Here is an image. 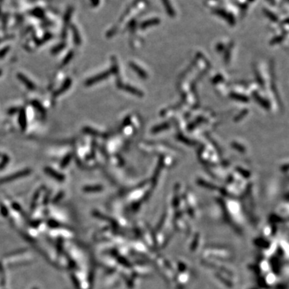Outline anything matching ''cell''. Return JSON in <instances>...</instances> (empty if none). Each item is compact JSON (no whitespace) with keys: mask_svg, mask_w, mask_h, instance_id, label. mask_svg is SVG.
<instances>
[{"mask_svg":"<svg viewBox=\"0 0 289 289\" xmlns=\"http://www.w3.org/2000/svg\"><path fill=\"white\" fill-rule=\"evenodd\" d=\"M1 75H2V70L0 69V76H1Z\"/></svg>","mask_w":289,"mask_h":289,"instance_id":"obj_14","label":"cell"},{"mask_svg":"<svg viewBox=\"0 0 289 289\" xmlns=\"http://www.w3.org/2000/svg\"><path fill=\"white\" fill-rule=\"evenodd\" d=\"M62 196H63V194H62V193H60V194L59 195H57V196H56V198H55V202H56V201H57V200H60V198L61 197H62Z\"/></svg>","mask_w":289,"mask_h":289,"instance_id":"obj_13","label":"cell"},{"mask_svg":"<svg viewBox=\"0 0 289 289\" xmlns=\"http://www.w3.org/2000/svg\"><path fill=\"white\" fill-rule=\"evenodd\" d=\"M17 78H18L29 90L34 91V90L36 89V84H35L32 81H30L27 76H24V75L22 74V73H18V74H17Z\"/></svg>","mask_w":289,"mask_h":289,"instance_id":"obj_3","label":"cell"},{"mask_svg":"<svg viewBox=\"0 0 289 289\" xmlns=\"http://www.w3.org/2000/svg\"><path fill=\"white\" fill-rule=\"evenodd\" d=\"M72 56H73V52H70L69 53L67 54V56H66V57L64 59L63 62H62V66H65V65H67V64L69 63L70 61H71V60H72Z\"/></svg>","mask_w":289,"mask_h":289,"instance_id":"obj_9","label":"cell"},{"mask_svg":"<svg viewBox=\"0 0 289 289\" xmlns=\"http://www.w3.org/2000/svg\"><path fill=\"white\" fill-rule=\"evenodd\" d=\"M64 47H65V45H64V44H61V45H60V46H57V47H55V48L52 50V53H54V54L57 53V52H60V51L62 48H64Z\"/></svg>","mask_w":289,"mask_h":289,"instance_id":"obj_11","label":"cell"},{"mask_svg":"<svg viewBox=\"0 0 289 289\" xmlns=\"http://www.w3.org/2000/svg\"><path fill=\"white\" fill-rule=\"evenodd\" d=\"M18 111H19V109L18 108H11L8 110L7 113H8V114H10V115H11V114H14V113H15V112H18Z\"/></svg>","mask_w":289,"mask_h":289,"instance_id":"obj_12","label":"cell"},{"mask_svg":"<svg viewBox=\"0 0 289 289\" xmlns=\"http://www.w3.org/2000/svg\"><path fill=\"white\" fill-rule=\"evenodd\" d=\"M9 49H10L9 47H5V48H3V49H2V51L0 52V59L2 58V57H4V56H6V54H7V52H8V51H9Z\"/></svg>","mask_w":289,"mask_h":289,"instance_id":"obj_10","label":"cell"},{"mask_svg":"<svg viewBox=\"0 0 289 289\" xmlns=\"http://www.w3.org/2000/svg\"><path fill=\"white\" fill-rule=\"evenodd\" d=\"M31 104H32V105H33V107L35 108L43 117L46 116V110H45L43 106L38 101H36V100H35V101H32V102H31Z\"/></svg>","mask_w":289,"mask_h":289,"instance_id":"obj_6","label":"cell"},{"mask_svg":"<svg viewBox=\"0 0 289 289\" xmlns=\"http://www.w3.org/2000/svg\"><path fill=\"white\" fill-rule=\"evenodd\" d=\"M72 153H67V154L64 157L62 161H61V163H60L61 168H66L67 165L70 163L71 160H72Z\"/></svg>","mask_w":289,"mask_h":289,"instance_id":"obj_7","label":"cell"},{"mask_svg":"<svg viewBox=\"0 0 289 289\" xmlns=\"http://www.w3.org/2000/svg\"><path fill=\"white\" fill-rule=\"evenodd\" d=\"M71 85H72V80H71L70 78L66 79L64 82L63 84L60 86V88L57 91H56V92H54L53 96L54 97H58L60 95L63 94L64 92H66V91H67L70 87H71Z\"/></svg>","mask_w":289,"mask_h":289,"instance_id":"obj_4","label":"cell"},{"mask_svg":"<svg viewBox=\"0 0 289 289\" xmlns=\"http://www.w3.org/2000/svg\"><path fill=\"white\" fill-rule=\"evenodd\" d=\"M43 170H44V172L46 173L47 174H48L52 177H53V178H55L56 180L59 181V182H63L64 180L65 179L64 175H63L62 174H60V173L57 172V171H56L55 170H53V169L50 168L48 166L45 167Z\"/></svg>","mask_w":289,"mask_h":289,"instance_id":"obj_2","label":"cell"},{"mask_svg":"<svg viewBox=\"0 0 289 289\" xmlns=\"http://www.w3.org/2000/svg\"><path fill=\"white\" fill-rule=\"evenodd\" d=\"M19 124L22 130L24 131L27 129V115L23 108L19 109Z\"/></svg>","mask_w":289,"mask_h":289,"instance_id":"obj_5","label":"cell"},{"mask_svg":"<svg viewBox=\"0 0 289 289\" xmlns=\"http://www.w3.org/2000/svg\"><path fill=\"white\" fill-rule=\"evenodd\" d=\"M31 173H32V170H31L30 169H25V170H22L21 171L16 172L15 174L9 175V176H7V177H2V178H1V179H0V184L12 182V181H15V180L18 179V178H19V177H25V176H27V175H29Z\"/></svg>","mask_w":289,"mask_h":289,"instance_id":"obj_1","label":"cell"},{"mask_svg":"<svg viewBox=\"0 0 289 289\" xmlns=\"http://www.w3.org/2000/svg\"><path fill=\"white\" fill-rule=\"evenodd\" d=\"M10 158L7 154H3L2 157V161L0 162V170L4 169L7 166V164L9 163Z\"/></svg>","mask_w":289,"mask_h":289,"instance_id":"obj_8","label":"cell"}]
</instances>
